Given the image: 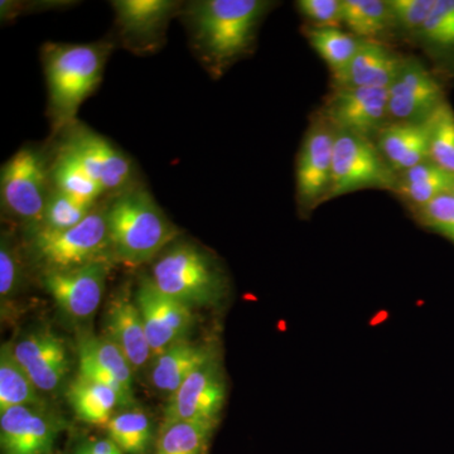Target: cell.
<instances>
[{"label":"cell","instance_id":"f546056e","mask_svg":"<svg viewBox=\"0 0 454 454\" xmlns=\"http://www.w3.org/2000/svg\"><path fill=\"white\" fill-rule=\"evenodd\" d=\"M109 438L122 453L148 454L153 446V424L145 411L133 408L114 415L106 426Z\"/></svg>","mask_w":454,"mask_h":454},{"label":"cell","instance_id":"f1b7e54d","mask_svg":"<svg viewBox=\"0 0 454 454\" xmlns=\"http://www.w3.org/2000/svg\"><path fill=\"white\" fill-rule=\"evenodd\" d=\"M212 422H163L154 444V454H205L215 427Z\"/></svg>","mask_w":454,"mask_h":454},{"label":"cell","instance_id":"e575fe53","mask_svg":"<svg viewBox=\"0 0 454 454\" xmlns=\"http://www.w3.org/2000/svg\"><path fill=\"white\" fill-rule=\"evenodd\" d=\"M415 221L424 229L448 239L454 244V193L433 200L419 210L411 212Z\"/></svg>","mask_w":454,"mask_h":454},{"label":"cell","instance_id":"f35d334b","mask_svg":"<svg viewBox=\"0 0 454 454\" xmlns=\"http://www.w3.org/2000/svg\"><path fill=\"white\" fill-rule=\"evenodd\" d=\"M74 454H89L88 452V450H86L85 446H80L79 448H77L76 450V453Z\"/></svg>","mask_w":454,"mask_h":454},{"label":"cell","instance_id":"7402d4cb","mask_svg":"<svg viewBox=\"0 0 454 454\" xmlns=\"http://www.w3.org/2000/svg\"><path fill=\"white\" fill-rule=\"evenodd\" d=\"M215 356L216 351L210 346L178 340L153 357L151 382L160 393L173 395L191 373Z\"/></svg>","mask_w":454,"mask_h":454},{"label":"cell","instance_id":"6da1fadb","mask_svg":"<svg viewBox=\"0 0 454 454\" xmlns=\"http://www.w3.org/2000/svg\"><path fill=\"white\" fill-rule=\"evenodd\" d=\"M273 4L267 0H202L188 4L193 47L212 74L220 76L252 52L260 23Z\"/></svg>","mask_w":454,"mask_h":454},{"label":"cell","instance_id":"7c38bea8","mask_svg":"<svg viewBox=\"0 0 454 454\" xmlns=\"http://www.w3.org/2000/svg\"><path fill=\"white\" fill-rule=\"evenodd\" d=\"M226 400V381L219 357L188 376L187 380L169 396L164 409V422L217 423Z\"/></svg>","mask_w":454,"mask_h":454},{"label":"cell","instance_id":"3957f363","mask_svg":"<svg viewBox=\"0 0 454 454\" xmlns=\"http://www.w3.org/2000/svg\"><path fill=\"white\" fill-rule=\"evenodd\" d=\"M110 44H44V74L50 110L59 130L74 124L80 106L103 79Z\"/></svg>","mask_w":454,"mask_h":454},{"label":"cell","instance_id":"8fae6325","mask_svg":"<svg viewBox=\"0 0 454 454\" xmlns=\"http://www.w3.org/2000/svg\"><path fill=\"white\" fill-rule=\"evenodd\" d=\"M389 91L384 88H336L319 112L336 129L375 139L389 122Z\"/></svg>","mask_w":454,"mask_h":454},{"label":"cell","instance_id":"1f68e13d","mask_svg":"<svg viewBox=\"0 0 454 454\" xmlns=\"http://www.w3.org/2000/svg\"><path fill=\"white\" fill-rule=\"evenodd\" d=\"M429 160L454 173V110L446 101L429 119Z\"/></svg>","mask_w":454,"mask_h":454},{"label":"cell","instance_id":"4316f807","mask_svg":"<svg viewBox=\"0 0 454 454\" xmlns=\"http://www.w3.org/2000/svg\"><path fill=\"white\" fill-rule=\"evenodd\" d=\"M40 390L14 356L11 342L0 349V413L14 406H38Z\"/></svg>","mask_w":454,"mask_h":454},{"label":"cell","instance_id":"74e56055","mask_svg":"<svg viewBox=\"0 0 454 454\" xmlns=\"http://www.w3.org/2000/svg\"><path fill=\"white\" fill-rule=\"evenodd\" d=\"M89 454H122L121 448L110 438L97 439L83 444Z\"/></svg>","mask_w":454,"mask_h":454},{"label":"cell","instance_id":"30bf717a","mask_svg":"<svg viewBox=\"0 0 454 454\" xmlns=\"http://www.w3.org/2000/svg\"><path fill=\"white\" fill-rule=\"evenodd\" d=\"M109 260H98L68 270L44 271V289L57 307L73 321H89L103 300Z\"/></svg>","mask_w":454,"mask_h":454},{"label":"cell","instance_id":"52a82bcc","mask_svg":"<svg viewBox=\"0 0 454 454\" xmlns=\"http://www.w3.org/2000/svg\"><path fill=\"white\" fill-rule=\"evenodd\" d=\"M50 170L42 155L31 148L17 152L3 166L0 178L3 207L32 231L43 225L49 201Z\"/></svg>","mask_w":454,"mask_h":454},{"label":"cell","instance_id":"4fadbf2b","mask_svg":"<svg viewBox=\"0 0 454 454\" xmlns=\"http://www.w3.org/2000/svg\"><path fill=\"white\" fill-rule=\"evenodd\" d=\"M136 303L142 315L153 357L184 340L195 322L192 309L163 294L151 277L140 280Z\"/></svg>","mask_w":454,"mask_h":454},{"label":"cell","instance_id":"5bb4252c","mask_svg":"<svg viewBox=\"0 0 454 454\" xmlns=\"http://www.w3.org/2000/svg\"><path fill=\"white\" fill-rule=\"evenodd\" d=\"M62 148L76 158L104 192L121 190L130 179L133 167L127 155L86 127L74 125Z\"/></svg>","mask_w":454,"mask_h":454},{"label":"cell","instance_id":"8d00e7d4","mask_svg":"<svg viewBox=\"0 0 454 454\" xmlns=\"http://www.w3.org/2000/svg\"><path fill=\"white\" fill-rule=\"evenodd\" d=\"M22 280V268L16 249L8 234L2 235L0 244V298L2 304L7 303L16 294Z\"/></svg>","mask_w":454,"mask_h":454},{"label":"cell","instance_id":"9c48e42d","mask_svg":"<svg viewBox=\"0 0 454 454\" xmlns=\"http://www.w3.org/2000/svg\"><path fill=\"white\" fill-rule=\"evenodd\" d=\"M389 121H427L446 103L443 83L417 57H405L389 89Z\"/></svg>","mask_w":454,"mask_h":454},{"label":"cell","instance_id":"cb8c5ba5","mask_svg":"<svg viewBox=\"0 0 454 454\" xmlns=\"http://www.w3.org/2000/svg\"><path fill=\"white\" fill-rule=\"evenodd\" d=\"M66 395L79 419L91 426L106 427L115 409L124 406L118 391L80 375L68 385Z\"/></svg>","mask_w":454,"mask_h":454},{"label":"cell","instance_id":"d4e9b609","mask_svg":"<svg viewBox=\"0 0 454 454\" xmlns=\"http://www.w3.org/2000/svg\"><path fill=\"white\" fill-rule=\"evenodd\" d=\"M437 64L454 68V0H435L422 31L414 38Z\"/></svg>","mask_w":454,"mask_h":454},{"label":"cell","instance_id":"2e32d148","mask_svg":"<svg viewBox=\"0 0 454 454\" xmlns=\"http://www.w3.org/2000/svg\"><path fill=\"white\" fill-rule=\"evenodd\" d=\"M61 422L38 406H14L0 413L3 454H51Z\"/></svg>","mask_w":454,"mask_h":454},{"label":"cell","instance_id":"ac0fdd59","mask_svg":"<svg viewBox=\"0 0 454 454\" xmlns=\"http://www.w3.org/2000/svg\"><path fill=\"white\" fill-rule=\"evenodd\" d=\"M112 4L122 40L136 51L157 49L179 7L169 0H118Z\"/></svg>","mask_w":454,"mask_h":454},{"label":"cell","instance_id":"8992f818","mask_svg":"<svg viewBox=\"0 0 454 454\" xmlns=\"http://www.w3.org/2000/svg\"><path fill=\"white\" fill-rule=\"evenodd\" d=\"M396 177L397 173L382 157L372 139L352 131L336 129L333 184L327 202L361 190L393 192Z\"/></svg>","mask_w":454,"mask_h":454},{"label":"cell","instance_id":"5b68a950","mask_svg":"<svg viewBox=\"0 0 454 454\" xmlns=\"http://www.w3.org/2000/svg\"><path fill=\"white\" fill-rule=\"evenodd\" d=\"M31 252L44 271L68 270L113 258L106 208H95L82 223L67 230H35L31 232Z\"/></svg>","mask_w":454,"mask_h":454},{"label":"cell","instance_id":"44dd1931","mask_svg":"<svg viewBox=\"0 0 454 454\" xmlns=\"http://www.w3.org/2000/svg\"><path fill=\"white\" fill-rule=\"evenodd\" d=\"M429 119L422 122L389 121L373 139L396 173L429 160Z\"/></svg>","mask_w":454,"mask_h":454},{"label":"cell","instance_id":"4dcf8cb0","mask_svg":"<svg viewBox=\"0 0 454 454\" xmlns=\"http://www.w3.org/2000/svg\"><path fill=\"white\" fill-rule=\"evenodd\" d=\"M50 177L56 190L80 201L97 203L104 190L94 181L74 155L64 148L57 155L55 163L50 169Z\"/></svg>","mask_w":454,"mask_h":454},{"label":"cell","instance_id":"ba28073f","mask_svg":"<svg viewBox=\"0 0 454 454\" xmlns=\"http://www.w3.org/2000/svg\"><path fill=\"white\" fill-rule=\"evenodd\" d=\"M336 129L318 112L301 142L295 166V191L298 207L309 215L327 202L333 184V149Z\"/></svg>","mask_w":454,"mask_h":454},{"label":"cell","instance_id":"603a6c76","mask_svg":"<svg viewBox=\"0 0 454 454\" xmlns=\"http://www.w3.org/2000/svg\"><path fill=\"white\" fill-rule=\"evenodd\" d=\"M454 173L441 168L432 160L397 173L394 195L414 212L442 195L453 192Z\"/></svg>","mask_w":454,"mask_h":454},{"label":"cell","instance_id":"d6986e66","mask_svg":"<svg viewBox=\"0 0 454 454\" xmlns=\"http://www.w3.org/2000/svg\"><path fill=\"white\" fill-rule=\"evenodd\" d=\"M404 56L391 50L384 42L361 40L356 55L348 68L333 80L336 88L389 89L403 64Z\"/></svg>","mask_w":454,"mask_h":454},{"label":"cell","instance_id":"277c9868","mask_svg":"<svg viewBox=\"0 0 454 454\" xmlns=\"http://www.w3.org/2000/svg\"><path fill=\"white\" fill-rule=\"evenodd\" d=\"M151 279L163 294L192 309L214 306L223 300L226 289L216 262L188 243L172 245L163 252L152 268Z\"/></svg>","mask_w":454,"mask_h":454},{"label":"cell","instance_id":"83f0119b","mask_svg":"<svg viewBox=\"0 0 454 454\" xmlns=\"http://www.w3.org/2000/svg\"><path fill=\"white\" fill-rule=\"evenodd\" d=\"M303 35L330 68L333 80L348 68L361 44V40L354 35L339 28H312L306 26Z\"/></svg>","mask_w":454,"mask_h":454},{"label":"cell","instance_id":"e0dca14e","mask_svg":"<svg viewBox=\"0 0 454 454\" xmlns=\"http://www.w3.org/2000/svg\"><path fill=\"white\" fill-rule=\"evenodd\" d=\"M14 356L40 391L51 393L61 387L68 370L67 351L57 334L46 328L25 334L12 343Z\"/></svg>","mask_w":454,"mask_h":454},{"label":"cell","instance_id":"484cf974","mask_svg":"<svg viewBox=\"0 0 454 454\" xmlns=\"http://www.w3.org/2000/svg\"><path fill=\"white\" fill-rule=\"evenodd\" d=\"M342 18L358 40L384 42L395 32L387 0H342Z\"/></svg>","mask_w":454,"mask_h":454},{"label":"cell","instance_id":"d590c367","mask_svg":"<svg viewBox=\"0 0 454 454\" xmlns=\"http://www.w3.org/2000/svg\"><path fill=\"white\" fill-rule=\"evenodd\" d=\"M295 7L312 28L342 29V0H298Z\"/></svg>","mask_w":454,"mask_h":454},{"label":"cell","instance_id":"7a4b0ae2","mask_svg":"<svg viewBox=\"0 0 454 454\" xmlns=\"http://www.w3.org/2000/svg\"><path fill=\"white\" fill-rule=\"evenodd\" d=\"M106 221L112 256L129 267L153 259L177 236L176 226L142 188L116 197L106 207Z\"/></svg>","mask_w":454,"mask_h":454},{"label":"cell","instance_id":"9a60e30c","mask_svg":"<svg viewBox=\"0 0 454 454\" xmlns=\"http://www.w3.org/2000/svg\"><path fill=\"white\" fill-rule=\"evenodd\" d=\"M79 375L118 391L124 408L136 406L133 367L107 337L90 333L80 337Z\"/></svg>","mask_w":454,"mask_h":454},{"label":"cell","instance_id":"ffe728a7","mask_svg":"<svg viewBox=\"0 0 454 454\" xmlns=\"http://www.w3.org/2000/svg\"><path fill=\"white\" fill-rule=\"evenodd\" d=\"M125 355L133 367L139 372L153 360V352L149 345L145 324L136 300L128 295L115 298L110 304L106 317V334Z\"/></svg>","mask_w":454,"mask_h":454},{"label":"cell","instance_id":"836d02e7","mask_svg":"<svg viewBox=\"0 0 454 454\" xmlns=\"http://www.w3.org/2000/svg\"><path fill=\"white\" fill-rule=\"evenodd\" d=\"M394 31L417 37L434 7L435 0H387Z\"/></svg>","mask_w":454,"mask_h":454},{"label":"cell","instance_id":"d6a6232c","mask_svg":"<svg viewBox=\"0 0 454 454\" xmlns=\"http://www.w3.org/2000/svg\"><path fill=\"white\" fill-rule=\"evenodd\" d=\"M94 210V203L80 201L55 188L51 191L42 227L53 231L67 230L79 225Z\"/></svg>","mask_w":454,"mask_h":454},{"label":"cell","instance_id":"ab89813d","mask_svg":"<svg viewBox=\"0 0 454 454\" xmlns=\"http://www.w3.org/2000/svg\"><path fill=\"white\" fill-rule=\"evenodd\" d=\"M453 193H454V191H453Z\"/></svg>","mask_w":454,"mask_h":454}]
</instances>
